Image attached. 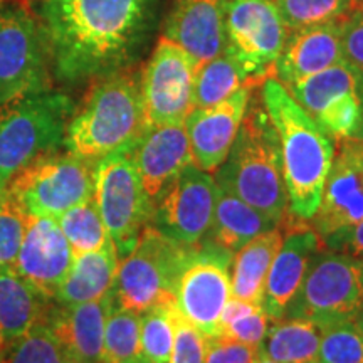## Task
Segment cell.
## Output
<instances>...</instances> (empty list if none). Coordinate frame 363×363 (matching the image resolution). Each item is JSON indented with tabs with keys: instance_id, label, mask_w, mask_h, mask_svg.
Masks as SVG:
<instances>
[{
	"instance_id": "1",
	"label": "cell",
	"mask_w": 363,
	"mask_h": 363,
	"mask_svg": "<svg viewBox=\"0 0 363 363\" xmlns=\"http://www.w3.org/2000/svg\"><path fill=\"white\" fill-rule=\"evenodd\" d=\"M160 0H45L40 11L51 67L65 83L128 69L158 22Z\"/></svg>"
},
{
	"instance_id": "2",
	"label": "cell",
	"mask_w": 363,
	"mask_h": 363,
	"mask_svg": "<svg viewBox=\"0 0 363 363\" xmlns=\"http://www.w3.org/2000/svg\"><path fill=\"white\" fill-rule=\"evenodd\" d=\"M259 94L279 140L289 214L310 222L320 207L335 142L272 74L261 83Z\"/></svg>"
},
{
	"instance_id": "3",
	"label": "cell",
	"mask_w": 363,
	"mask_h": 363,
	"mask_svg": "<svg viewBox=\"0 0 363 363\" xmlns=\"http://www.w3.org/2000/svg\"><path fill=\"white\" fill-rule=\"evenodd\" d=\"M216 172L217 187L234 194L279 225L291 216L279 140L259 93L252 91L233 148Z\"/></svg>"
},
{
	"instance_id": "4",
	"label": "cell",
	"mask_w": 363,
	"mask_h": 363,
	"mask_svg": "<svg viewBox=\"0 0 363 363\" xmlns=\"http://www.w3.org/2000/svg\"><path fill=\"white\" fill-rule=\"evenodd\" d=\"M145 128L140 74L123 69L91 86L66 130L65 148L88 162L128 152Z\"/></svg>"
},
{
	"instance_id": "5",
	"label": "cell",
	"mask_w": 363,
	"mask_h": 363,
	"mask_svg": "<svg viewBox=\"0 0 363 363\" xmlns=\"http://www.w3.org/2000/svg\"><path fill=\"white\" fill-rule=\"evenodd\" d=\"M74 111L72 99L52 88L0 106V194L27 165L65 147Z\"/></svg>"
},
{
	"instance_id": "6",
	"label": "cell",
	"mask_w": 363,
	"mask_h": 363,
	"mask_svg": "<svg viewBox=\"0 0 363 363\" xmlns=\"http://www.w3.org/2000/svg\"><path fill=\"white\" fill-rule=\"evenodd\" d=\"M194 246H184L148 224L118 264L113 296L118 306L140 313L175 301V284Z\"/></svg>"
},
{
	"instance_id": "7",
	"label": "cell",
	"mask_w": 363,
	"mask_h": 363,
	"mask_svg": "<svg viewBox=\"0 0 363 363\" xmlns=\"http://www.w3.org/2000/svg\"><path fill=\"white\" fill-rule=\"evenodd\" d=\"M363 308V261L321 249L311 257L284 318H305L320 328L355 321Z\"/></svg>"
},
{
	"instance_id": "8",
	"label": "cell",
	"mask_w": 363,
	"mask_h": 363,
	"mask_svg": "<svg viewBox=\"0 0 363 363\" xmlns=\"http://www.w3.org/2000/svg\"><path fill=\"white\" fill-rule=\"evenodd\" d=\"M51 72L40 17L19 4L0 7V106L51 89Z\"/></svg>"
},
{
	"instance_id": "9",
	"label": "cell",
	"mask_w": 363,
	"mask_h": 363,
	"mask_svg": "<svg viewBox=\"0 0 363 363\" xmlns=\"http://www.w3.org/2000/svg\"><path fill=\"white\" fill-rule=\"evenodd\" d=\"M93 195L118 257L123 259L153 216V202L145 192L130 150L110 153L94 163Z\"/></svg>"
},
{
	"instance_id": "10",
	"label": "cell",
	"mask_w": 363,
	"mask_h": 363,
	"mask_svg": "<svg viewBox=\"0 0 363 363\" xmlns=\"http://www.w3.org/2000/svg\"><path fill=\"white\" fill-rule=\"evenodd\" d=\"M94 163L69 152L51 153L21 170L6 192L27 214L57 219L62 212L93 197Z\"/></svg>"
},
{
	"instance_id": "11",
	"label": "cell",
	"mask_w": 363,
	"mask_h": 363,
	"mask_svg": "<svg viewBox=\"0 0 363 363\" xmlns=\"http://www.w3.org/2000/svg\"><path fill=\"white\" fill-rule=\"evenodd\" d=\"M233 252L202 240L192 247L175 284V306L203 338L219 337L222 311L233 298Z\"/></svg>"
},
{
	"instance_id": "12",
	"label": "cell",
	"mask_w": 363,
	"mask_h": 363,
	"mask_svg": "<svg viewBox=\"0 0 363 363\" xmlns=\"http://www.w3.org/2000/svg\"><path fill=\"white\" fill-rule=\"evenodd\" d=\"M224 27L225 48L252 83L259 86L272 74L288 38L278 9L272 0H225Z\"/></svg>"
},
{
	"instance_id": "13",
	"label": "cell",
	"mask_w": 363,
	"mask_h": 363,
	"mask_svg": "<svg viewBox=\"0 0 363 363\" xmlns=\"http://www.w3.org/2000/svg\"><path fill=\"white\" fill-rule=\"evenodd\" d=\"M199 65L179 44L162 35L140 74L145 126L185 123L192 111Z\"/></svg>"
},
{
	"instance_id": "14",
	"label": "cell",
	"mask_w": 363,
	"mask_h": 363,
	"mask_svg": "<svg viewBox=\"0 0 363 363\" xmlns=\"http://www.w3.org/2000/svg\"><path fill=\"white\" fill-rule=\"evenodd\" d=\"M360 71L343 61L296 83L283 86L316 125L333 138V142H338L355 138L360 126Z\"/></svg>"
},
{
	"instance_id": "15",
	"label": "cell",
	"mask_w": 363,
	"mask_h": 363,
	"mask_svg": "<svg viewBox=\"0 0 363 363\" xmlns=\"http://www.w3.org/2000/svg\"><path fill=\"white\" fill-rule=\"evenodd\" d=\"M216 199L214 177L190 163L153 203L150 224L184 246H197L211 229Z\"/></svg>"
},
{
	"instance_id": "16",
	"label": "cell",
	"mask_w": 363,
	"mask_h": 363,
	"mask_svg": "<svg viewBox=\"0 0 363 363\" xmlns=\"http://www.w3.org/2000/svg\"><path fill=\"white\" fill-rule=\"evenodd\" d=\"M363 219V140L335 142V157L326 177L320 207L311 227L321 239Z\"/></svg>"
},
{
	"instance_id": "17",
	"label": "cell",
	"mask_w": 363,
	"mask_h": 363,
	"mask_svg": "<svg viewBox=\"0 0 363 363\" xmlns=\"http://www.w3.org/2000/svg\"><path fill=\"white\" fill-rule=\"evenodd\" d=\"M74 262V254L52 217L27 214L24 239L13 269L30 288L54 301Z\"/></svg>"
},
{
	"instance_id": "18",
	"label": "cell",
	"mask_w": 363,
	"mask_h": 363,
	"mask_svg": "<svg viewBox=\"0 0 363 363\" xmlns=\"http://www.w3.org/2000/svg\"><path fill=\"white\" fill-rule=\"evenodd\" d=\"M281 227L286 230L284 239L267 272L261 301L269 321L283 320L303 283L311 257L325 249L323 239L306 220L289 216Z\"/></svg>"
},
{
	"instance_id": "19",
	"label": "cell",
	"mask_w": 363,
	"mask_h": 363,
	"mask_svg": "<svg viewBox=\"0 0 363 363\" xmlns=\"http://www.w3.org/2000/svg\"><path fill=\"white\" fill-rule=\"evenodd\" d=\"M256 88L257 86H242L224 101L208 108H194L189 113L185 130L195 167L212 174L224 163Z\"/></svg>"
},
{
	"instance_id": "20",
	"label": "cell",
	"mask_w": 363,
	"mask_h": 363,
	"mask_svg": "<svg viewBox=\"0 0 363 363\" xmlns=\"http://www.w3.org/2000/svg\"><path fill=\"white\" fill-rule=\"evenodd\" d=\"M130 155L153 203L182 170L194 163L185 123L145 126Z\"/></svg>"
},
{
	"instance_id": "21",
	"label": "cell",
	"mask_w": 363,
	"mask_h": 363,
	"mask_svg": "<svg viewBox=\"0 0 363 363\" xmlns=\"http://www.w3.org/2000/svg\"><path fill=\"white\" fill-rule=\"evenodd\" d=\"M115 296L113 289L98 301L76 306H49L44 320L61 343L69 363L104 362V323Z\"/></svg>"
},
{
	"instance_id": "22",
	"label": "cell",
	"mask_w": 363,
	"mask_h": 363,
	"mask_svg": "<svg viewBox=\"0 0 363 363\" xmlns=\"http://www.w3.org/2000/svg\"><path fill=\"white\" fill-rule=\"evenodd\" d=\"M224 9L225 0H174L163 35L202 66L227 45Z\"/></svg>"
},
{
	"instance_id": "23",
	"label": "cell",
	"mask_w": 363,
	"mask_h": 363,
	"mask_svg": "<svg viewBox=\"0 0 363 363\" xmlns=\"http://www.w3.org/2000/svg\"><path fill=\"white\" fill-rule=\"evenodd\" d=\"M340 21L289 30L276 59L272 76L288 86L328 67L343 62Z\"/></svg>"
},
{
	"instance_id": "24",
	"label": "cell",
	"mask_w": 363,
	"mask_h": 363,
	"mask_svg": "<svg viewBox=\"0 0 363 363\" xmlns=\"http://www.w3.org/2000/svg\"><path fill=\"white\" fill-rule=\"evenodd\" d=\"M118 264L120 257L113 240L98 251L76 256L71 271L59 286L54 303L61 306H76L106 296L115 284Z\"/></svg>"
},
{
	"instance_id": "25",
	"label": "cell",
	"mask_w": 363,
	"mask_h": 363,
	"mask_svg": "<svg viewBox=\"0 0 363 363\" xmlns=\"http://www.w3.org/2000/svg\"><path fill=\"white\" fill-rule=\"evenodd\" d=\"M276 227H279V224L269 216L240 201L234 194L217 187L212 224L203 240H208L229 252H238L256 235Z\"/></svg>"
},
{
	"instance_id": "26",
	"label": "cell",
	"mask_w": 363,
	"mask_h": 363,
	"mask_svg": "<svg viewBox=\"0 0 363 363\" xmlns=\"http://www.w3.org/2000/svg\"><path fill=\"white\" fill-rule=\"evenodd\" d=\"M49 306L51 299L30 288L12 266L0 267V348L39 323Z\"/></svg>"
},
{
	"instance_id": "27",
	"label": "cell",
	"mask_w": 363,
	"mask_h": 363,
	"mask_svg": "<svg viewBox=\"0 0 363 363\" xmlns=\"http://www.w3.org/2000/svg\"><path fill=\"white\" fill-rule=\"evenodd\" d=\"M284 239L283 227L262 233L235 252L230 262L233 298L261 305L267 272Z\"/></svg>"
},
{
	"instance_id": "28",
	"label": "cell",
	"mask_w": 363,
	"mask_h": 363,
	"mask_svg": "<svg viewBox=\"0 0 363 363\" xmlns=\"http://www.w3.org/2000/svg\"><path fill=\"white\" fill-rule=\"evenodd\" d=\"M321 328L305 318L271 321L261 348L276 363H316Z\"/></svg>"
},
{
	"instance_id": "29",
	"label": "cell",
	"mask_w": 363,
	"mask_h": 363,
	"mask_svg": "<svg viewBox=\"0 0 363 363\" xmlns=\"http://www.w3.org/2000/svg\"><path fill=\"white\" fill-rule=\"evenodd\" d=\"M242 86L254 84L229 49L199 66L194 79L192 106L208 108L224 101ZM192 108V110H194Z\"/></svg>"
},
{
	"instance_id": "30",
	"label": "cell",
	"mask_w": 363,
	"mask_h": 363,
	"mask_svg": "<svg viewBox=\"0 0 363 363\" xmlns=\"http://www.w3.org/2000/svg\"><path fill=\"white\" fill-rule=\"evenodd\" d=\"M142 315L113 303L104 323V363H143Z\"/></svg>"
},
{
	"instance_id": "31",
	"label": "cell",
	"mask_w": 363,
	"mask_h": 363,
	"mask_svg": "<svg viewBox=\"0 0 363 363\" xmlns=\"http://www.w3.org/2000/svg\"><path fill=\"white\" fill-rule=\"evenodd\" d=\"M56 220L62 234L66 235L74 257L84 252L98 251L113 240L99 214L94 195L88 201L71 207L69 211L62 212Z\"/></svg>"
},
{
	"instance_id": "32",
	"label": "cell",
	"mask_w": 363,
	"mask_h": 363,
	"mask_svg": "<svg viewBox=\"0 0 363 363\" xmlns=\"http://www.w3.org/2000/svg\"><path fill=\"white\" fill-rule=\"evenodd\" d=\"M358 2L360 0H272L288 33L342 21Z\"/></svg>"
},
{
	"instance_id": "33",
	"label": "cell",
	"mask_w": 363,
	"mask_h": 363,
	"mask_svg": "<svg viewBox=\"0 0 363 363\" xmlns=\"http://www.w3.org/2000/svg\"><path fill=\"white\" fill-rule=\"evenodd\" d=\"M0 363H69L45 320L0 348Z\"/></svg>"
},
{
	"instance_id": "34",
	"label": "cell",
	"mask_w": 363,
	"mask_h": 363,
	"mask_svg": "<svg viewBox=\"0 0 363 363\" xmlns=\"http://www.w3.org/2000/svg\"><path fill=\"white\" fill-rule=\"evenodd\" d=\"M175 301L150 308L142 313L143 363H170L174 352Z\"/></svg>"
},
{
	"instance_id": "35",
	"label": "cell",
	"mask_w": 363,
	"mask_h": 363,
	"mask_svg": "<svg viewBox=\"0 0 363 363\" xmlns=\"http://www.w3.org/2000/svg\"><path fill=\"white\" fill-rule=\"evenodd\" d=\"M269 318L261 305L230 298L220 318V335L235 342L261 347L264 342Z\"/></svg>"
},
{
	"instance_id": "36",
	"label": "cell",
	"mask_w": 363,
	"mask_h": 363,
	"mask_svg": "<svg viewBox=\"0 0 363 363\" xmlns=\"http://www.w3.org/2000/svg\"><path fill=\"white\" fill-rule=\"evenodd\" d=\"M320 363H363V337L355 321H340L321 328Z\"/></svg>"
},
{
	"instance_id": "37",
	"label": "cell",
	"mask_w": 363,
	"mask_h": 363,
	"mask_svg": "<svg viewBox=\"0 0 363 363\" xmlns=\"http://www.w3.org/2000/svg\"><path fill=\"white\" fill-rule=\"evenodd\" d=\"M27 212L7 192L0 194V267L13 266L24 239Z\"/></svg>"
},
{
	"instance_id": "38",
	"label": "cell",
	"mask_w": 363,
	"mask_h": 363,
	"mask_svg": "<svg viewBox=\"0 0 363 363\" xmlns=\"http://www.w3.org/2000/svg\"><path fill=\"white\" fill-rule=\"evenodd\" d=\"M174 352L170 363H203L206 362V338L194 328L192 325L180 315L179 310L174 311Z\"/></svg>"
},
{
	"instance_id": "39",
	"label": "cell",
	"mask_w": 363,
	"mask_h": 363,
	"mask_svg": "<svg viewBox=\"0 0 363 363\" xmlns=\"http://www.w3.org/2000/svg\"><path fill=\"white\" fill-rule=\"evenodd\" d=\"M340 40L345 62L363 74V4L340 21Z\"/></svg>"
},
{
	"instance_id": "40",
	"label": "cell",
	"mask_w": 363,
	"mask_h": 363,
	"mask_svg": "<svg viewBox=\"0 0 363 363\" xmlns=\"http://www.w3.org/2000/svg\"><path fill=\"white\" fill-rule=\"evenodd\" d=\"M259 353L261 347H252L219 335V337L206 338L203 363H254Z\"/></svg>"
},
{
	"instance_id": "41",
	"label": "cell",
	"mask_w": 363,
	"mask_h": 363,
	"mask_svg": "<svg viewBox=\"0 0 363 363\" xmlns=\"http://www.w3.org/2000/svg\"><path fill=\"white\" fill-rule=\"evenodd\" d=\"M325 247L363 261V219L323 239Z\"/></svg>"
},
{
	"instance_id": "42",
	"label": "cell",
	"mask_w": 363,
	"mask_h": 363,
	"mask_svg": "<svg viewBox=\"0 0 363 363\" xmlns=\"http://www.w3.org/2000/svg\"><path fill=\"white\" fill-rule=\"evenodd\" d=\"M358 98H360V108H362V118H360V126H358V131L355 138L363 140V74L360 76V83H358Z\"/></svg>"
},
{
	"instance_id": "43",
	"label": "cell",
	"mask_w": 363,
	"mask_h": 363,
	"mask_svg": "<svg viewBox=\"0 0 363 363\" xmlns=\"http://www.w3.org/2000/svg\"><path fill=\"white\" fill-rule=\"evenodd\" d=\"M254 363H276V362H272L269 357L266 355L264 352H262V348H261V353H259V357H257V360L254 362Z\"/></svg>"
},
{
	"instance_id": "44",
	"label": "cell",
	"mask_w": 363,
	"mask_h": 363,
	"mask_svg": "<svg viewBox=\"0 0 363 363\" xmlns=\"http://www.w3.org/2000/svg\"><path fill=\"white\" fill-rule=\"evenodd\" d=\"M355 323H357L358 330H360V333H362V337H363V308H362V311L358 313V316L355 318Z\"/></svg>"
},
{
	"instance_id": "45",
	"label": "cell",
	"mask_w": 363,
	"mask_h": 363,
	"mask_svg": "<svg viewBox=\"0 0 363 363\" xmlns=\"http://www.w3.org/2000/svg\"><path fill=\"white\" fill-rule=\"evenodd\" d=\"M38 2H40V4H43V2H45V0H38Z\"/></svg>"
},
{
	"instance_id": "46",
	"label": "cell",
	"mask_w": 363,
	"mask_h": 363,
	"mask_svg": "<svg viewBox=\"0 0 363 363\" xmlns=\"http://www.w3.org/2000/svg\"><path fill=\"white\" fill-rule=\"evenodd\" d=\"M360 2H362V4H363V0H360Z\"/></svg>"
},
{
	"instance_id": "47",
	"label": "cell",
	"mask_w": 363,
	"mask_h": 363,
	"mask_svg": "<svg viewBox=\"0 0 363 363\" xmlns=\"http://www.w3.org/2000/svg\"><path fill=\"white\" fill-rule=\"evenodd\" d=\"M316 363H320V362H316Z\"/></svg>"
},
{
	"instance_id": "48",
	"label": "cell",
	"mask_w": 363,
	"mask_h": 363,
	"mask_svg": "<svg viewBox=\"0 0 363 363\" xmlns=\"http://www.w3.org/2000/svg\"><path fill=\"white\" fill-rule=\"evenodd\" d=\"M0 2H2V0H0Z\"/></svg>"
},
{
	"instance_id": "49",
	"label": "cell",
	"mask_w": 363,
	"mask_h": 363,
	"mask_svg": "<svg viewBox=\"0 0 363 363\" xmlns=\"http://www.w3.org/2000/svg\"><path fill=\"white\" fill-rule=\"evenodd\" d=\"M103 363H104V362H103Z\"/></svg>"
}]
</instances>
